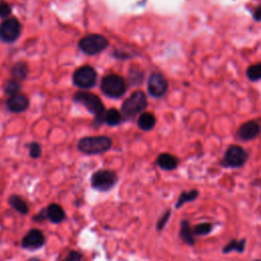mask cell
<instances>
[{"label": "cell", "mask_w": 261, "mask_h": 261, "mask_svg": "<svg viewBox=\"0 0 261 261\" xmlns=\"http://www.w3.org/2000/svg\"><path fill=\"white\" fill-rule=\"evenodd\" d=\"M97 81V73L90 66L79 68L73 75L74 84L82 89H90L95 86Z\"/></svg>", "instance_id": "obj_7"}, {"label": "cell", "mask_w": 261, "mask_h": 261, "mask_svg": "<svg viewBox=\"0 0 261 261\" xmlns=\"http://www.w3.org/2000/svg\"><path fill=\"white\" fill-rule=\"evenodd\" d=\"M83 254L77 250H69L67 254L60 255L56 261H82Z\"/></svg>", "instance_id": "obj_25"}, {"label": "cell", "mask_w": 261, "mask_h": 261, "mask_svg": "<svg viewBox=\"0 0 261 261\" xmlns=\"http://www.w3.org/2000/svg\"><path fill=\"white\" fill-rule=\"evenodd\" d=\"M45 214H46V220L50 222L51 224L58 225L66 221L67 214L62 206H60L57 203H51L47 207L44 208Z\"/></svg>", "instance_id": "obj_12"}, {"label": "cell", "mask_w": 261, "mask_h": 261, "mask_svg": "<svg viewBox=\"0 0 261 261\" xmlns=\"http://www.w3.org/2000/svg\"><path fill=\"white\" fill-rule=\"evenodd\" d=\"M212 230H213V226H212L211 224H209V223H201V224H198V225H196V226L192 229L193 234H194L195 237H196V236H200V237L206 236V235L210 234V233L212 232Z\"/></svg>", "instance_id": "obj_24"}, {"label": "cell", "mask_w": 261, "mask_h": 261, "mask_svg": "<svg viewBox=\"0 0 261 261\" xmlns=\"http://www.w3.org/2000/svg\"><path fill=\"white\" fill-rule=\"evenodd\" d=\"M12 14V7L6 2H0V18L7 19Z\"/></svg>", "instance_id": "obj_28"}, {"label": "cell", "mask_w": 261, "mask_h": 261, "mask_svg": "<svg viewBox=\"0 0 261 261\" xmlns=\"http://www.w3.org/2000/svg\"><path fill=\"white\" fill-rule=\"evenodd\" d=\"M169 217H170V210H167V211H165V213L160 217V219L157 222V225H156L157 231H162L164 229L165 225L167 224V222L169 220Z\"/></svg>", "instance_id": "obj_29"}, {"label": "cell", "mask_w": 261, "mask_h": 261, "mask_svg": "<svg viewBox=\"0 0 261 261\" xmlns=\"http://www.w3.org/2000/svg\"><path fill=\"white\" fill-rule=\"evenodd\" d=\"M157 164L163 170H173L178 166V159L169 154V153H162L157 157Z\"/></svg>", "instance_id": "obj_16"}, {"label": "cell", "mask_w": 261, "mask_h": 261, "mask_svg": "<svg viewBox=\"0 0 261 261\" xmlns=\"http://www.w3.org/2000/svg\"><path fill=\"white\" fill-rule=\"evenodd\" d=\"M22 25L15 19L11 18L0 24V39L7 43L15 42L21 35Z\"/></svg>", "instance_id": "obj_9"}, {"label": "cell", "mask_w": 261, "mask_h": 261, "mask_svg": "<svg viewBox=\"0 0 261 261\" xmlns=\"http://www.w3.org/2000/svg\"><path fill=\"white\" fill-rule=\"evenodd\" d=\"M46 237L41 230L33 228L22 239V248L29 251H36L44 247Z\"/></svg>", "instance_id": "obj_8"}, {"label": "cell", "mask_w": 261, "mask_h": 261, "mask_svg": "<svg viewBox=\"0 0 261 261\" xmlns=\"http://www.w3.org/2000/svg\"><path fill=\"white\" fill-rule=\"evenodd\" d=\"M29 151H30V156L32 158H34V159H37L42 154V147H41V145L39 143L33 142V143L30 144Z\"/></svg>", "instance_id": "obj_27"}, {"label": "cell", "mask_w": 261, "mask_h": 261, "mask_svg": "<svg viewBox=\"0 0 261 261\" xmlns=\"http://www.w3.org/2000/svg\"><path fill=\"white\" fill-rule=\"evenodd\" d=\"M32 221L35 222V223H43V222L47 221V220H46V214H45L44 208L41 209V210H40L38 213H36L35 215H33Z\"/></svg>", "instance_id": "obj_30"}, {"label": "cell", "mask_w": 261, "mask_h": 261, "mask_svg": "<svg viewBox=\"0 0 261 261\" xmlns=\"http://www.w3.org/2000/svg\"><path fill=\"white\" fill-rule=\"evenodd\" d=\"M198 196H199L198 190H190V191H188V192H183V193L180 195V197H179L177 203L175 204V207H176L177 209H179V208H181L183 205H185L186 203L195 201V200L198 198Z\"/></svg>", "instance_id": "obj_20"}, {"label": "cell", "mask_w": 261, "mask_h": 261, "mask_svg": "<svg viewBox=\"0 0 261 261\" xmlns=\"http://www.w3.org/2000/svg\"><path fill=\"white\" fill-rule=\"evenodd\" d=\"M180 236L182 240L188 245V246H194L195 245V236L193 234L192 228L190 226V223L187 220H184L181 222V230H180Z\"/></svg>", "instance_id": "obj_17"}, {"label": "cell", "mask_w": 261, "mask_h": 261, "mask_svg": "<svg viewBox=\"0 0 261 261\" xmlns=\"http://www.w3.org/2000/svg\"><path fill=\"white\" fill-rule=\"evenodd\" d=\"M146 95L142 91H136L124 100L121 107V111L126 117L129 118L141 113L146 108Z\"/></svg>", "instance_id": "obj_6"}, {"label": "cell", "mask_w": 261, "mask_h": 261, "mask_svg": "<svg viewBox=\"0 0 261 261\" xmlns=\"http://www.w3.org/2000/svg\"><path fill=\"white\" fill-rule=\"evenodd\" d=\"M168 89V83L160 73H153L148 81V91L153 97L163 96Z\"/></svg>", "instance_id": "obj_11"}, {"label": "cell", "mask_w": 261, "mask_h": 261, "mask_svg": "<svg viewBox=\"0 0 261 261\" xmlns=\"http://www.w3.org/2000/svg\"><path fill=\"white\" fill-rule=\"evenodd\" d=\"M121 120V114L118 110H116L115 108H111L109 110H107L105 112L104 115V121L108 124V125H116L120 122Z\"/></svg>", "instance_id": "obj_22"}, {"label": "cell", "mask_w": 261, "mask_h": 261, "mask_svg": "<svg viewBox=\"0 0 261 261\" xmlns=\"http://www.w3.org/2000/svg\"><path fill=\"white\" fill-rule=\"evenodd\" d=\"M260 125L256 121L250 120L241 125V127L238 130V135L240 139L244 141H250L255 139L260 134Z\"/></svg>", "instance_id": "obj_13"}, {"label": "cell", "mask_w": 261, "mask_h": 261, "mask_svg": "<svg viewBox=\"0 0 261 261\" xmlns=\"http://www.w3.org/2000/svg\"><path fill=\"white\" fill-rule=\"evenodd\" d=\"M28 261H43V260H41L38 257H31L30 259H28Z\"/></svg>", "instance_id": "obj_32"}, {"label": "cell", "mask_w": 261, "mask_h": 261, "mask_svg": "<svg viewBox=\"0 0 261 261\" xmlns=\"http://www.w3.org/2000/svg\"><path fill=\"white\" fill-rule=\"evenodd\" d=\"M74 101L85 106L87 110L95 116L98 123L104 121V115L106 112L105 107L97 95L89 92H77L74 96Z\"/></svg>", "instance_id": "obj_1"}, {"label": "cell", "mask_w": 261, "mask_h": 261, "mask_svg": "<svg viewBox=\"0 0 261 261\" xmlns=\"http://www.w3.org/2000/svg\"><path fill=\"white\" fill-rule=\"evenodd\" d=\"M12 77L14 78V80L20 82V81H24L27 79L28 74H29V68L28 64L24 61H20L17 62L11 71Z\"/></svg>", "instance_id": "obj_18"}, {"label": "cell", "mask_w": 261, "mask_h": 261, "mask_svg": "<svg viewBox=\"0 0 261 261\" xmlns=\"http://www.w3.org/2000/svg\"><path fill=\"white\" fill-rule=\"evenodd\" d=\"M248 159L247 152L240 146L234 145L231 146L228 151L226 152L225 158H224V165L226 167H241L243 166Z\"/></svg>", "instance_id": "obj_10"}, {"label": "cell", "mask_w": 261, "mask_h": 261, "mask_svg": "<svg viewBox=\"0 0 261 261\" xmlns=\"http://www.w3.org/2000/svg\"><path fill=\"white\" fill-rule=\"evenodd\" d=\"M4 90H5V93L7 95H10V96H13V95H16L20 92L21 90V85L18 81L12 79V80H9L5 83V86H4Z\"/></svg>", "instance_id": "obj_23"}, {"label": "cell", "mask_w": 261, "mask_h": 261, "mask_svg": "<svg viewBox=\"0 0 261 261\" xmlns=\"http://www.w3.org/2000/svg\"><path fill=\"white\" fill-rule=\"evenodd\" d=\"M118 182L117 175L110 169H99L91 177V186L99 192L110 191Z\"/></svg>", "instance_id": "obj_3"}, {"label": "cell", "mask_w": 261, "mask_h": 261, "mask_svg": "<svg viewBox=\"0 0 261 261\" xmlns=\"http://www.w3.org/2000/svg\"><path fill=\"white\" fill-rule=\"evenodd\" d=\"M29 99L24 94H16L13 96H10V98L7 101V107L11 112L20 113L25 111L29 107Z\"/></svg>", "instance_id": "obj_14"}, {"label": "cell", "mask_w": 261, "mask_h": 261, "mask_svg": "<svg viewBox=\"0 0 261 261\" xmlns=\"http://www.w3.org/2000/svg\"><path fill=\"white\" fill-rule=\"evenodd\" d=\"M112 146V141L106 136H94L82 138L78 143V149L85 154L95 155L108 151Z\"/></svg>", "instance_id": "obj_2"}, {"label": "cell", "mask_w": 261, "mask_h": 261, "mask_svg": "<svg viewBox=\"0 0 261 261\" xmlns=\"http://www.w3.org/2000/svg\"><path fill=\"white\" fill-rule=\"evenodd\" d=\"M156 123L155 116L150 112H144L138 118V125L143 130H150Z\"/></svg>", "instance_id": "obj_19"}, {"label": "cell", "mask_w": 261, "mask_h": 261, "mask_svg": "<svg viewBox=\"0 0 261 261\" xmlns=\"http://www.w3.org/2000/svg\"><path fill=\"white\" fill-rule=\"evenodd\" d=\"M108 46V40L99 34H91L82 38L79 42L80 49L89 55H95L102 52Z\"/></svg>", "instance_id": "obj_4"}, {"label": "cell", "mask_w": 261, "mask_h": 261, "mask_svg": "<svg viewBox=\"0 0 261 261\" xmlns=\"http://www.w3.org/2000/svg\"><path fill=\"white\" fill-rule=\"evenodd\" d=\"M245 248H246V239L232 240L229 244L226 245V247H224L223 252L225 254H228L232 251H237L238 253H243Z\"/></svg>", "instance_id": "obj_21"}, {"label": "cell", "mask_w": 261, "mask_h": 261, "mask_svg": "<svg viewBox=\"0 0 261 261\" xmlns=\"http://www.w3.org/2000/svg\"><path fill=\"white\" fill-rule=\"evenodd\" d=\"M253 261H261L260 259H255V260H253Z\"/></svg>", "instance_id": "obj_33"}, {"label": "cell", "mask_w": 261, "mask_h": 261, "mask_svg": "<svg viewBox=\"0 0 261 261\" xmlns=\"http://www.w3.org/2000/svg\"><path fill=\"white\" fill-rule=\"evenodd\" d=\"M101 90L110 98H119L124 94L126 85L121 77L117 75H108L104 77L101 82Z\"/></svg>", "instance_id": "obj_5"}, {"label": "cell", "mask_w": 261, "mask_h": 261, "mask_svg": "<svg viewBox=\"0 0 261 261\" xmlns=\"http://www.w3.org/2000/svg\"><path fill=\"white\" fill-rule=\"evenodd\" d=\"M8 203L15 211L20 213L21 215H27L30 212L28 203L20 195H17V194L11 195L8 199Z\"/></svg>", "instance_id": "obj_15"}, {"label": "cell", "mask_w": 261, "mask_h": 261, "mask_svg": "<svg viewBox=\"0 0 261 261\" xmlns=\"http://www.w3.org/2000/svg\"><path fill=\"white\" fill-rule=\"evenodd\" d=\"M247 78L252 82L261 80V63L249 67L247 70Z\"/></svg>", "instance_id": "obj_26"}, {"label": "cell", "mask_w": 261, "mask_h": 261, "mask_svg": "<svg viewBox=\"0 0 261 261\" xmlns=\"http://www.w3.org/2000/svg\"><path fill=\"white\" fill-rule=\"evenodd\" d=\"M253 17H254V20H256V21H261V6L258 7V8L255 10V12H254V14H253Z\"/></svg>", "instance_id": "obj_31"}]
</instances>
